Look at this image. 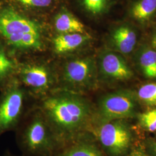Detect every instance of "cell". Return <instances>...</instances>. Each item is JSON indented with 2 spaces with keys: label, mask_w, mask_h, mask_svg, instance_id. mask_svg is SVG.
I'll use <instances>...</instances> for the list:
<instances>
[{
  "label": "cell",
  "mask_w": 156,
  "mask_h": 156,
  "mask_svg": "<svg viewBox=\"0 0 156 156\" xmlns=\"http://www.w3.org/2000/svg\"><path fill=\"white\" fill-rule=\"evenodd\" d=\"M59 149L81 134L93 132L94 109L82 94L57 89L38 106Z\"/></svg>",
  "instance_id": "cell-1"
},
{
  "label": "cell",
  "mask_w": 156,
  "mask_h": 156,
  "mask_svg": "<svg viewBox=\"0 0 156 156\" xmlns=\"http://www.w3.org/2000/svg\"><path fill=\"white\" fill-rule=\"evenodd\" d=\"M17 140L23 156H53L59 145L42 112L27 113L16 129Z\"/></svg>",
  "instance_id": "cell-2"
},
{
  "label": "cell",
  "mask_w": 156,
  "mask_h": 156,
  "mask_svg": "<svg viewBox=\"0 0 156 156\" xmlns=\"http://www.w3.org/2000/svg\"><path fill=\"white\" fill-rule=\"evenodd\" d=\"M137 98L133 91L119 90L103 95L94 109L93 129L101 124L134 117Z\"/></svg>",
  "instance_id": "cell-3"
},
{
  "label": "cell",
  "mask_w": 156,
  "mask_h": 156,
  "mask_svg": "<svg viewBox=\"0 0 156 156\" xmlns=\"http://www.w3.org/2000/svg\"><path fill=\"white\" fill-rule=\"evenodd\" d=\"M93 133L107 156H123L131 144V132L123 120L101 124L95 127Z\"/></svg>",
  "instance_id": "cell-4"
},
{
  "label": "cell",
  "mask_w": 156,
  "mask_h": 156,
  "mask_svg": "<svg viewBox=\"0 0 156 156\" xmlns=\"http://www.w3.org/2000/svg\"><path fill=\"white\" fill-rule=\"evenodd\" d=\"M90 57L68 62L64 67L62 87L58 89L82 94L95 86L96 68Z\"/></svg>",
  "instance_id": "cell-5"
},
{
  "label": "cell",
  "mask_w": 156,
  "mask_h": 156,
  "mask_svg": "<svg viewBox=\"0 0 156 156\" xmlns=\"http://www.w3.org/2000/svg\"><path fill=\"white\" fill-rule=\"evenodd\" d=\"M26 93L19 85L6 91L0 102V135L16 129L27 113H24Z\"/></svg>",
  "instance_id": "cell-6"
},
{
  "label": "cell",
  "mask_w": 156,
  "mask_h": 156,
  "mask_svg": "<svg viewBox=\"0 0 156 156\" xmlns=\"http://www.w3.org/2000/svg\"><path fill=\"white\" fill-rule=\"evenodd\" d=\"M20 77L23 83L30 92L41 100L54 91L52 90L53 80L44 67L26 66L23 69Z\"/></svg>",
  "instance_id": "cell-7"
},
{
  "label": "cell",
  "mask_w": 156,
  "mask_h": 156,
  "mask_svg": "<svg viewBox=\"0 0 156 156\" xmlns=\"http://www.w3.org/2000/svg\"><path fill=\"white\" fill-rule=\"evenodd\" d=\"M53 156H107L93 132L80 135L56 151Z\"/></svg>",
  "instance_id": "cell-8"
},
{
  "label": "cell",
  "mask_w": 156,
  "mask_h": 156,
  "mask_svg": "<svg viewBox=\"0 0 156 156\" xmlns=\"http://www.w3.org/2000/svg\"><path fill=\"white\" fill-rule=\"evenodd\" d=\"M39 33L38 25L21 16L12 8H6L0 12V33L6 38L12 35L24 33Z\"/></svg>",
  "instance_id": "cell-9"
},
{
  "label": "cell",
  "mask_w": 156,
  "mask_h": 156,
  "mask_svg": "<svg viewBox=\"0 0 156 156\" xmlns=\"http://www.w3.org/2000/svg\"><path fill=\"white\" fill-rule=\"evenodd\" d=\"M100 67L102 75L110 80H125L133 75L123 57L112 51L105 52L101 55Z\"/></svg>",
  "instance_id": "cell-10"
},
{
  "label": "cell",
  "mask_w": 156,
  "mask_h": 156,
  "mask_svg": "<svg viewBox=\"0 0 156 156\" xmlns=\"http://www.w3.org/2000/svg\"><path fill=\"white\" fill-rule=\"evenodd\" d=\"M112 43L116 50L128 54L134 50L137 41V35L133 27L123 24L115 28L111 35Z\"/></svg>",
  "instance_id": "cell-11"
},
{
  "label": "cell",
  "mask_w": 156,
  "mask_h": 156,
  "mask_svg": "<svg viewBox=\"0 0 156 156\" xmlns=\"http://www.w3.org/2000/svg\"><path fill=\"white\" fill-rule=\"evenodd\" d=\"M90 39L86 33L61 34L53 39L54 48L58 53L76 50Z\"/></svg>",
  "instance_id": "cell-12"
},
{
  "label": "cell",
  "mask_w": 156,
  "mask_h": 156,
  "mask_svg": "<svg viewBox=\"0 0 156 156\" xmlns=\"http://www.w3.org/2000/svg\"><path fill=\"white\" fill-rule=\"evenodd\" d=\"M55 26L56 30L61 34L86 33L83 24L67 11H61L56 15Z\"/></svg>",
  "instance_id": "cell-13"
},
{
  "label": "cell",
  "mask_w": 156,
  "mask_h": 156,
  "mask_svg": "<svg viewBox=\"0 0 156 156\" xmlns=\"http://www.w3.org/2000/svg\"><path fill=\"white\" fill-rule=\"evenodd\" d=\"M137 62L142 72L146 78L156 79V50L149 46L140 49Z\"/></svg>",
  "instance_id": "cell-14"
},
{
  "label": "cell",
  "mask_w": 156,
  "mask_h": 156,
  "mask_svg": "<svg viewBox=\"0 0 156 156\" xmlns=\"http://www.w3.org/2000/svg\"><path fill=\"white\" fill-rule=\"evenodd\" d=\"M6 39L10 44L17 48L39 49L42 46L39 33L18 34L11 35Z\"/></svg>",
  "instance_id": "cell-15"
},
{
  "label": "cell",
  "mask_w": 156,
  "mask_h": 156,
  "mask_svg": "<svg viewBox=\"0 0 156 156\" xmlns=\"http://www.w3.org/2000/svg\"><path fill=\"white\" fill-rule=\"evenodd\" d=\"M156 11V0H140L132 8L131 13L136 20H148Z\"/></svg>",
  "instance_id": "cell-16"
},
{
  "label": "cell",
  "mask_w": 156,
  "mask_h": 156,
  "mask_svg": "<svg viewBox=\"0 0 156 156\" xmlns=\"http://www.w3.org/2000/svg\"><path fill=\"white\" fill-rule=\"evenodd\" d=\"M140 100L149 106L156 105V83L146 84L140 87L138 93Z\"/></svg>",
  "instance_id": "cell-17"
},
{
  "label": "cell",
  "mask_w": 156,
  "mask_h": 156,
  "mask_svg": "<svg viewBox=\"0 0 156 156\" xmlns=\"http://www.w3.org/2000/svg\"><path fill=\"white\" fill-rule=\"evenodd\" d=\"M139 121L140 125L147 130L156 131V108L140 114Z\"/></svg>",
  "instance_id": "cell-18"
},
{
  "label": "cell",
  "mask_w": 156,
  "mask_h": 156,
  "mask_svg": "<svg viewBox=\"0 0 156 156\" xmlns=\"http://www.w3.org/2000/svg\"><path fill=\"white\" fill-rule=\"evenodd\" d=\"M87 11L94 15L100 14L106 6V0H82Z\"/></svg>",
  "instance_id": "cell-19"
},
{
  "label": "cell",
  "mask_w": 156,
  "mask_h": 156,
  "mask_svg": "<svg viewBox=\"0 0 156 156\" xmlns=\"http://www.w3.org/2000/svg\"><path fill=\"white\" fill-rule=\"evenodd\" d=\"M13 68V64L6 56L4 51L0 50V78L6 75Z\"/></svg>",
  "instance_id": "cell-20"
},
{
  "label": "cell",
  "mask_w": 156,
  "mask_h": 156,
  "mask_svg": "<svg viewBox=\"0 0 156 156\" xmlns=\"http://www.w3.org/2000/svg\"><path fill=\"white\" fill-rule=\"evenodd\" d=\"M22 5L28 7L44 8L50 5L52 0H17Z\"/></svg>",
  "instance_id": "cell-21"
},
{
  "label": "cell",
  "mask_w": 156,
  "mask_h": 156,
  "mask_svg": "<svg viewBox=\"0 0 156 156\" xmlns=\"http://www.w3.org/2000/svg\"><path fill=\"white\" fill-rule=\"evenodd\" d=\"M128 156H150L141 149H136L132 151Z\"/></svg>",
  "instance_id": "cell-22"
},
{
  "label": "cell",
  "mask_w": 156,
  "mask_h": 156,
  "mask_svg": "<svg viewBox=\"0 0 156 156\" xmlns=\"http://www.w3.org/2000/svg\"><path fill=\"white\" fill-rule=\"evenodd\" d=\"M152 45L153 48L156 50V33L154 34L153 39H152Z\"/></svg>",
  "instance_id": "cell-23"
},
{
  "label": "cell",
  "mask_w": 156,
  "mask_h": 156,
  "mask_svg": "<svg viewBox=\"0 0 156 156\" xmlns=\"http://www.w3.org/2000/svg\"><path fill=\"white\" fill-rule=\"evenodd\" d=\"M151 147L154 153L156 154V142H152L151 143Z\"/></svg>",
  "instance_id": "cell-24"
}]
</instances>
